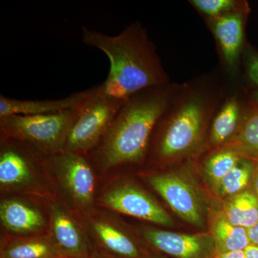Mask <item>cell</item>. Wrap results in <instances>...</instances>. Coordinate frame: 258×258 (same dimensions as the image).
<instances>
[{
    "mask_svg": "<svg viewBox=\"0 0 258 258\" xmlns=\"http://www.w3.org/2000/svg\"><path fill=\"white\" fill-rule=\"evenodd\" d=\"M83 222L93 252L110 258H144L149 248L111 215L95 211L83 214Z\"/></svg>",
    "mask_w": 258,
    "mask_h": 258,
    "instance_id": "cell-10",
    "label": "cell"
},
{
    "mask_svg": "<svg viewBox=\"0 0 258 258\" xmlns=\"http://www.w3.org/2000/svg\"><path fill=\"white\" fill-rule=\"evenodd\" d=\"M83 105L50 114L13 115L0 118L1 137L30 144L49 157L60 154L63 152Z\"/></svg>",
    "mask_w": 258,
    "mask_h": 258,
    "instance_id": "cell-5",
    "label": "cell"
},
{
    "mask_svg": "<svg viewBox=\"0 0 258 258\" xmlns=\"http://www.w3.org/2000/svg\"><path fill=\"white\" fill-rule=\"evenodd\" d=\"M0 258H64L48 232L42 235L2 239Z\"/></svg>",
    "mask_w": 258,
    "mask_h": 258,
    "instance_id": "cell-18",
    "label": "cell"
},
{
    "mask_svg": "<svg viewBox=\"0 0 258 258\" xmlns=\"http://www.w3.org/2000/svg\"><path fill=\"white\" fill-rule=\"evenodd\" d=\"M48 232L64 257L90 258L93 248L83 222L66 205L53 199L46 201Z\"/></svg>",
    "mask_w": 258,
    "mask_h": 258,
    "instance_id": "cell-13",
    "label": "cell"
},
{
    "mask_svg": "<svg viewBox=\"0 0 258 258\" xmlns=\"http://www.w3.org/2000/svg\"><path fill=\"white\" fill-rule=\"evenodd\" d=\"M220 208L237 227L249 230L258 222V198L251 189L220 201Z\"/></svg>",
    "mask_w": 258,
    "mask_h": 258,
    "instance_id": "cell-20",
    "label": "cell"
},
{
    "mask_svg": "<svg viewBox=\"0 0 258 258\" xmlns=\"http://www.w3.org/2000/svg\"><path fill=\"white\" fill-rule=\"evenodd\" d=\"M207 231L213 239L217 254L244 251L250 245L247 230L229 221L220 208V201L210 212Z\"/></svg>",
    "mask_w": 258,
    "mask_h": 258,
    "instance_id": "cell-17",
    "label": "cell"
},
{
    "mask_svg": "<svg viewBox=\"0 0 258 258\" xmlns=\"http://www.w3.org/2000/svg\"><path fill=\"white\" fill-rule=\"evenodd\" d=\"M242 71L249 90L258 89V50L249 42L242 54Z\"/></svg>",
    "mask_w": 258,
    "mask_h": 258,
    "instance_id": "cell-24",
    "label": "cell"
},
{
    "mask_svg": "<svg viewBox=\"0 0 258 258\" xmlns=\"http://www.w3.org/2000/svg\"><path fill=\"white\" fill-rule=\"evenodd\" d=\"M64 258H78V257H64Z\"/></svg>",
    "mask_w": 258,
    "mask_h": 258,
    "instance_id": "cell-32",
    "label": "cell"
},
{
    "mask_svg": "<svg viewBox=\"0 0 258 258\" xmlns=\"http://www.w3.org/2000/svg\"><path fill=\"white\" fill-rule=\"evenodd\" d=\"M251 9L249 3L240 10L215 20H207L222 68L232 80L242 71V57L247 45L245 30Z\"/></svg>",
    "mask_w": 258,
    "mask_h": 258,
    "instance_id": "cell-11",
    "label": "cell"
},
{
    "mask_svg": "<svg viewBox=\"0 0 258 258\" xmlns=\"http://www.w3.org/2000/svg\"><path fill=\"white\" fill-rule=\"evenodd\" d=\"M180 85L146 88L125 100L101 143L86 155L91 164L108 171L147 160L154 129Z\"/></svg>",
    "mask_w": 258,
    "mask_h": 258,
    "instance_id": "cell-2",
    "label": "cell"
},
{
    "mask_svg": "<svg viewBox=\"0 0 258 258\" xmlns=\"http://www.w3.org/2000/svg\"><path fill=\"white\" fill-rule=\"evenodd\" d=\"M249 243L258 247V222L253 227L247 230Z\"/></svg>",
    "mask_w": 258,
    "mask_h": 258,
    "instance_id": "cell-25",
    "label": "cell"
},
{
    "mask_svg": "<svg viewBox=\"0 0 258 258\" xmlns=\"http://www.w3.org/2000/svg\"><path fill=\"white\" fill-rule=\"evenodd\" d=\"M198 161L199 174L209 191L213 192L219 183L242 159L232 146L211 149L204 153Z\"/></svg>",
    "mask_w": 258,
    "mask_h": 258,
    "instance_id": "cell-19",
    "label": "cell"
},
{
    "mask_svg": "<svg viewBox=\"0 0 258 258\" xmlns=\"http://www.w3.org/2000/svg\"><path fill=\"white\" fill-rule=\"evenodd\" d=\"M250 189L258 198V162L256 164L255 170H254L253 179H252Z\"/></svg>",
    "mask_w": 258,
    "mask_h": 258,
    "instance_id": "cell-27",
    "label": "cell"
},
{
    "mask_svg": "<svg viewBox=\"0 0 258 258\" xmlns=\"http://www.w3.org/2000/svg\"><path fill=\"white\" fill-rule=\"evenodd\" d=\"M98 91V85L60 99L20 100L0 96V118L13 115H40L59 113L82 106Z\"/></svg>",
    "mask_w": 258,
    "mask_h": 258,
    "instance_id": "cell-16",
    "label": "cell"
},
{
    "mask_svg": "<svg viewBox=\"0 0 258 258\" xmlns=\"http://www.w3.org/2000/svg\"><path fill=\"white\" fill-rule=\"evenodd\" d=\"M248 97L235 92L227 95L214 115L209 130L207 151L232 143L240 133L248 107Z\"/></svg>",
    "mask_w": 258,
    "mask_h": 258,
    "instance_id": "cell-15",
    "label": "cell"
},
{
    "mask_svg": "<svg viewBox=\"0 0 258 258\" xmlns=\"http://www.w3.org/2000/svg\"><path fill=\"white\" fill-rule=\"evenodd\" d=\"M198 174V160H191L147 173L144 180L181 220L199 231H207L210 212L220 200Z\"/></svg>",
    "mask_w": 258,
    "mask_h": 258,
    "instance_id": "cell-4",
    "label": "cell"
},
{
    "mask_svg": "<svg viewBox=\"0 0 258 258\" xmlns=\"http://www.w3.org/2000/svg\"><path fill=\"white\" fill-rule=\"evenodd\" d=\"M257 163L242 158L219 183L212 195L217 200L223 201L226 199L235 196L250 189Z\"/></svg>",
    "mask_w": 258,
    "mask_h": 258,
    "instance_id": "cell-21",
    "label": "cell"
},
{
    "mask_svg": "<svg viewBox=\"0 0 258 258\" xmlns=\"http://www.w3.org/2000/svg\"><path fill=\"white\" fill-rule=\"evenodd\" d=\"M125 100L99 92L89 98L81 108L64 146L63 152L87 155L94 150L110 128Z\"/></svg>",
    "mask_w": 258,
    "mask_h": 258,
    "instance_id": "cell-7",
    "label": "cell"
},
{
    "mask_svg": "<svg viewBox=\"0 0 258 258\" xmlns=\"http://www.w3.org/2000/svg\"><path fill=\"white\" fill-rule=\"evenodd\" d=\"M244 253L247 258H258V247L250 244L244 250Z\"/></svg>",
    "mask_w": 258,
    "mask_h": 258,
    "instance_id": "cell-28",
    "label": "cell"
},
{
    "mask_svg": "<svg viewBox=\"0 0 258 258\" xmlns=\"http://www.w3.org/2000/svg\"><path fill=\"white\" fill-rule=\"evenodd\" d=\"M144 258H168L166 256L163 255L159 252H155V251L149 249V252H147V255Z\"/></svg>",
    "mask_w": 258,
    "mask_h": 258,
    "instance_id": "cell-30",
    "label": "cell"
},
{
    "mask_svg": "<svg viewBox=\"0 0 258 258\" xmlns=\"http://www.w3.org/2000/svg\"><path fill=\"white\" fill-rule=\"evenodd\" d=\"M82 40L109 59L108 76L98 84L101 94L126 100L146 88L170 83L147 29L139 22L115 36L83 27Z\"/></svg>",
    "mask_w": 258,
    "mask_h": 258,
    "instance_id": "cell-3",
    "label": "cell"
},
{
    "mask_svg": "<svg viewBox=\"0 0 258 258\" xmlns=\"http://www.w3.org/2000/svg\"><path fill=\"white\" fill-rule=\"evenodd\" d=\"M50 171L74 208L82 214L94 209L96 176L87 156L63 152L55 154L50 157Z\"/></svg>",
    "mask_w": 258,
    "mask_h": 258,
    "instance_id": "cell-8",
    "label": "cell"
},
{
    "mask_svg": "<svg viewBox=\"0 0 258 258\" xmlns=\"http://www.w3.org/2000/svg\"><path fill=\"white\" fill-rule=\"evenodd\" d=\"M247 95L249 101L258 106V89L249 90Z\"/></svg>",
    "mask_w": 258,
    "mask_h": 258,
    "instance_id": "cell-29",
    "label": "cell"
},
{
    "mask_svg": "<svg viewBox=\"0 0 258 258\" xmlns=\"http://www.w3.org/2000/svg\"><path fill=\"white\" fill-rule=\"evenodd\" d=\"M90 258H110L108 257H106V256L102 255L101 254L97 253L96 252H93L92 255L91 256Z\"/></svg>",
    "mask_w": 258,
    "mask_h": 258,
    "instance_id": "cell-31",
    "label": "cell"
},
{
    "mask_svg": "<svg viewBox=\"0 0 258 258\" xmlns=\"http://www.w3.org/2000/svg\"><path fill=\"white\" fill-rule=\"evenodd\" d=\"M139 232L149 249L168 258H216L215 243L208 231L184 233L141 226Z\"/></svg>",
    "mask_w": 258,
    "mask_h": 258,
    "instance_id": "cell-12",
    "label": "cell"
},
{
    "mask_svg": "<svg viewBox=\"0 0 258 258\" xmlns=\"http://www.w3.org/2000/svg\"><path fill=\"white\" fill-rule=\"evenodd\" d=\"M50 157L30 144L1 137L0 189L8 194H43L41 176L50 170Z\"/></svg>",
    "mask_w": 258,
    "mask_h": 258,
    "instance_id": "cell-6",
    "label": "cell"
},
{
    "mask_svg": "<svg viewBox=\"0 0 258 258\" xmlns=\"http://www.w3.org/2000/svg\"><path fill=\"white\" fill-rule=\"evenodd\" d=\"M0 220L9 235H38L48 231V219L38 206L18 197L1 200Z\"/></svg>",
    "mask_w": 258,
    "mask_h": 258,
    "instance_id": "cell-14",
    "label": "cell"
},
{
    "mask_svg": "<svg viewBox=\"0 0 258 258\" xmlns=\"http://www.w3.org/2000/svg\"><path fill=\"white\" fill-rule=\"evenodd\" d=\"M241 157L258 162V106L249 101L240 133L228 144Z\"/></svg>",
    "mask_w": 258,
    "mask_h": 258,
    "instance_id": "cell-22",
    "label": "cell"
},
{
    "mask_svg": "<svg viewBox=\"0 0 258 258\" xmlns=\"http://www.w3.org/2000/svg\"><path fill=\"white\" fill-rule=\"evenodd\" d=\"M189 3L207 21L237 11L248 2L246 0H189Z\"/></svg>",
    "mask_w": 258,
    "mask_h": 258,
    "instance_id": "cell-23",
    "label": "cell"
},
{
    "mask_svg": "<svg viewBox=\"0 0 258 258\" xmlns=\"http://www.w3.org/2000/svg\"><path fill=\"white\" fill-rule=\"evenodd\" d=\"M216 78L208 75L180 85L154 129L151 162L169 167L198 160L206 152L212 120L227 95Z\"/></svg>",
    "mask_w": 258,
    "mask_h": 258,
    "instance_id": "cell-1",
    "label": "cell"
},
{
    "mask_svg": "<svg viewBox=\"0 0 258 258\" xmlns=\"http://www.w3.org/2000/svg\"><path fill=\"white\" fill-rule=\"evenodd\" d=\"M97 200L103 208L153 225L161 227L175 225L164 207L147 190L131 180H118L112 183Z\"/></svg>",
    "mask_w": 258,
    "mask_h": 258,
    "instance_id": "cell-9",
    "label": "cell"
},
{
    "mask_svg": "<svg viewBox=\"0 0 258 258\" xmlns=\"http://www.w3.org/2000/svg\"><path fill=\"white\" fill-rule=\"evenodd\" d=\"M216 258H247L244 251H235L227 253L217 254Z\"/></svg>",
    "mask_w": 258,
    "mask_h": 258,
    "instance_id": "cell-26",
    "label": "cell"
}]
</instances>
